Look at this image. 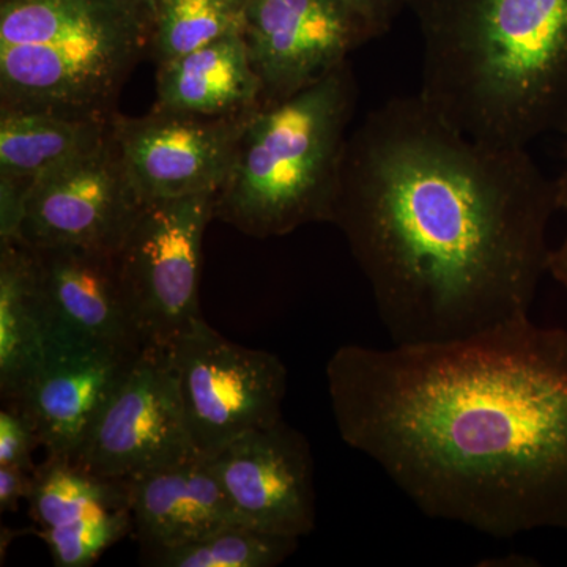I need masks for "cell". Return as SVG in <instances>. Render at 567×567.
Instances as JSON below:
<instances>
[{
  "mask_svg": "<svg viewBox=\"0 0 567 567\" xmlns=\"http://www.w3.org/2000/svg\"><path fill=\"white\" fill-rule=\"evenodd\" d=\"M341 439L436 520L496 539L567 529V330L520 316L465 338L339 347Z\"/></svg>",
  "mask_w": 567,
  "mask_h": 567,
  "instance_id": "1",
  "label": "cell"
},
{
  "mask_svg": "<svg viewBox=\"0 0 567 567\" xmlns=\"http://www.w3.org/2000/svg\"><path fill=\"white\" fill-rule=\"evenodd\" d=\"M557 213L527 147L458 132L416 93L350 133L331 223L393 344H425L528 316Z\"/></svg>",
  "mask_w": 567,
  "mask_h": 567,
  "instance_id": "2",
  "label": "cell"
},
{
  "mask_svg": "<svg viewBox=\"0 0 567 567\" xmlns=\"http://www.w3.org/2000/svg\"><path fill=\"white\" fill-rule=\"evenodd\" d=\"M423 43L417 96L475 140L511 147L567 133V0H410Z\"/></svg>",
  "mask_w": 567,
  "mask_h": 567,
  "instance_id": "3",
  "label": "cell"
},
{
  "mask_svg": "<svg viewBox=\"0 0 567 567\" xmlns=\"http://www.w3.org/2000/svg\"><path fill=\"white\" fill-rule=\"evenodd\" d=\"M358 87L350 63L246 118L215 218L249 237L331 223Z\"/></svg>",
  "mask_w": 567,
  "mask_h": 567,
  "instance_id": "4",
  "label": "cell"
},
{
  "mask_svg": "<svg viewBox=\"0 0 567 567\" xmlns=\"http://www.w3.org/2000/svg\"><path fill=\"white\" fill-rule=\"evenodd\" d=\"M148 41L140 0H2L0 107L112 118Z\"/></svg>",
  "mask_w": 567,
  "mask_h": 567,
  "instance_id": "5",
  "label": "cell"
},
{
  "mask_svg": "<svg viewBox=\"0 0 567 567\" xmlns=\"http://www.w3.org/2000/svg\"><path fill=\"white\" fill-rule=\"evenodd\" d=\"M216 196L144 200L114 252L144 347L169 350L203 317V240L215 219Z\"/></svg>",
  "mask_w": 567,
  "mask_h": 567,
  "instance_id": "6",
  "label": "cell"
},
{
  "mask_svg": "<svg viewBox=\"0 0 567 567\" xmlns=\"http://www.w3.org/2000/svg\"><path fill=\"white\" fill-rule=\"evenodd\" d=\"M169 350L197 456L282 420L287 369L276 354L235 344L203 317Z\"/></svg>",
  "mask_w": 567,
  "mask_h": 567,
  "instance_id": "7",
  "label": "cell"
},
{
  "mask_svg": "<svg viewBox=\"0 0 567 567\" xmlns=\"http://www.w3.org/2000/svg\"><path fill=\"white\" fill-rule=\"evenodd\" d=\"M197 457L171 350L144 347L96 416L78 464L93 475L133 480Z\"/></svg>",
  "mask_w": 567,
  "mask_h": 567,
  "instance_id": "8",
  "label": "cell"
},
{
  "mask_svg": "<svg viewBox=\"0 0 567 567\" xmlns=\"http://www.w3.org/2000/svg\"><path fill=\"white\" fill-rule=\"evenodd\" d=\"M142 203L111 130L99 147L33 185L17 244L115 252Z\"/></svg>",
  "mask_w": 567,
  "mask_h": 567,
  "instance_id": "9",
  "label": "cell"
},
{
  "mask_svg": "<svg viewBox=\"0 0 567 567\" xmlns=\"http://www.w3.org/2000/svg\"><path fill=\"white\" fill-rule=\"evenodd\" d=\"M244 39L271 104L316 84L375 37L341 0H245Z\"/></svg>",
  "mask_w": 567,
  "mask_h": 567,
  "instance_id": "10",
  "label": "cell"
},
{
  "mask_svg": "<svg viewBox=\"0 0 567 567\" xmlns=\"http://www.w3.org/2000/svg\"><path fill=\"white\" fill-rule=\"evenodd\" d=\"M248 115L207 118L153 107L142 117L115 114L112 132L142 200L181 199L219 193Z\"/></svg>",
  "mask_w": 567,
  "mask_h": 567,
  "instance_id": "11",
  "label": "cell"
},
{
  "mask_svg": "<svg viewBox=\"0 0 567 567\" xmlns=\"http://www.w3.org/2000/svg\"><path fill=\"white\" fill-rule=\"evenodd\" d=\"M248 527L300 537L316 527L315 461L303 434L278 421L205 458Z\"/></svg>",
  "mask_w": 567,
  "mask_h": 567,
  "instance_id": "12",
  "label": "cell"
},
{
  "mask_svg": "<svg viewBox=\"0 0 567 567\" xmlns=\"http://www.w3.org/2000/svg\"><path fill=\"white\" fill-rule=\"evenodd\" d=\"M29 249L50 315L52 342L128 354L144 349L114 252L71 246Z\"/></svg>",
  "mask_w": 567,
  "mask_h": 567,
  "instance_id": "13",
  "label": "cell"
},
{
  "mask_svg": "<svg viewBox=\"0 0 567 567\" xmlns=\"http://www.w3.org/2000/svg\"><path fill=\"white\" fill-rule=\"evenodd\" d=\"M136 357L52 342L24 393L11 401L31 416L48 457L76 462L96 416Z\"/></svg>",
  "mask_w": 567,
  "mask_h": 567,
  "instance_id": "14",
  "label": "cell"
},
{
  "mask_svg": "<svg viewBox=\"0 0 567 567\" xmlns=\"http://www.w3.org/2000/svg\"><path fill=\"white\" fill-rule=\"evenodd\" d=\"M133 529L145 557L245 525L203 457L130 480Z\"/></svg>",
  "mask_w": 567,
  "mask_h": 567,
  "instance_id": "15",
  "label": "cell"
},
{
  "mask_svg": "<svg viewBox=\"0 0 567 567\" xmlns=\"http://www.w3.org/2000/svg\"><path fill=\"white\" fill-rule=\"evenodd\" d=\"M265 104L244 33H233L163 65L156 74V110L207 118L240 117Z\"/></svg>",
  "mask_w": 567,
  "mask_h": 567,
  "instance_id": "16",
  "label": "cell"
},
{
  "mask_svg": "<svg viewBox=\"0 0 567 567\" xmlns=\"http://www.w3.org/2000/svg\"><path fill=\"white\" fill-rule=\"evenodd\" d=\"M52 344V328L31 249L0 245V393L18 401Z\"/></svg>",
  "mask_w": 567,
  "mask_h": 567,
  "instance_id": "17",
  "label": "cell"
},
{
  "mask_svg": "<svg viewBox=\"0 0 567 567\" xmlns=\"http://www.w3.org/2000/svg\"><path fill=\"white\" fill-rule=\"evenodd\" d=\"M114 117L0 107V182L31 194L41 177L99 147L110 136Z\"/></svg>",
  "mask_w": 567,
  "mask_h": 567,
  "instance_id": "18",
  "label": "cell"
},
{
  "mask_svg": "<svg viewBox=\"0 0 567 567\" xmlns=\"http://www.w3.org/2000/svg\"><path fill=\"white\" fill-rule=\"evenodd\" d=\"M29 514L37 527L74 524L112 509H132L130 480L93 475L78 462L47 457L33 470Z\"/></svg>",
  "mask_w": 567,
  "mask_h": 567,
  "instance_id": "19",
  "label": "cell"
},
{
  "mask_svg": "<svg viewBox=\"0 0 567 567\" xmlns=\"http://www.w3.org/2000/svg\"><path fill=\"white\" fill-rule=\"evenodd\" d=\"M148 52L158 65L244 33L245 0H152Z\"/></svg>",
  "mask_w": 567,
  "mask_h": 567,
  "instance_id": "20",
  "label": "cell"
},
{
  "mask_svg": "<svg viewBox=\"0 0 567 567\" xmlns=\"http://www.w3.org/2000/svg\"><path fill=\"white\" fill-rule=\"evenodd\" d=\"M297 548L295 537L237 525L196 543L156 551L145 557V561L158 567H275Z\"/></svg>",
  "mask_w": 567,
  "mask_h": 567,
  "instance_id": "21",
  "label": "cell"
},
{
  "mask_svg": "<svg viewBox=\"0 0 567 567\" xmlns=\"http://www.w3.org/2000/svg\"><path fill=\"white\" fill-rule=\"evenodd\" d=\"M133 532L132 509H112L96 516L63 525L35 529L50 548L58 567H87L96 563L107 548Z\"/></svg>",
  "mask_w": 567,
  "mask_h": 567,
  "instance_id": "22",
  "label": "cell"
},
{
  "mask_svg": "<svg viewBox=\"0 0 567 567\" xmlns=\"http://www.w3.org/2000/svg\"><path fill=\"white\" fill-rule=\"evenodd\" d=\"M41 446L35 424L18 402H7L0 412V465L33 472L32 454Z\"/></svg>",
  "mask_w": 567,
  "mask_h": 567,
  "instance_id": "23",
  "label": "cell"
},
{
  "mask_svg": "<svg viewBox=\"0 0 567 567\" xmlns=\"http://www.w3.org/2000/svg\"><path fill=\"white\" fill-rule=\"evenodd\" d=\"M354 11L374 33L375 39L385 35L394 21L409 10L410 0H341Z\"/></svg>",
  "mask_w": 567,
  "mask_h": 567,
  "instance_id": "24",
  "label": "cell"
},
{
  "mask_svg": "<svg viewBox=\"0 0 567 567\" xmlns=\"http://www.w3.org/2000/svg\"><path fill=\"white\" fill-rule=\"evenodd\" d=\"M33 488V472L13 465H0V509L13 513L21 499H29Z\"/></svg>",
  "mask_w": 567,
  "mask_h": 567,
  "instance_id": "25",
  "label": "cell"
},
{
  "mask_svg": "<svg viewBox=\"0 0 567 567\" xmlns=\"http://www.w3.org/2000/svg\"><path fill=\"white\" fill-rule=\"evenodd\" d=\"M555 185H557L558 213L565 215L566 227L561 240L557 245L551 246L548 275L567 292V159L561 173L555 178Z\"/></svg>",
  "mask_w": 567,
  "mask_h": 567,
  "instance_id": "26",
  "label": "cell"
},
{
  "mask_svg": "<svg viewBox=\"0 0 567 567\" xmlns=\"http://www.w3.org/2000/svg\"><path fill=\"white\" fill-rule=\"evenodd\" d=\"M140 2L142 3V6L145 7V10H147L148 6H151L152 0H140ZM147 13H148V11H147Z\"/></svg>",
  "mask_w": 567,
  "mask_h": 567,
  "instance_id": "27",
  "label": "cell"
}]
</instances>
